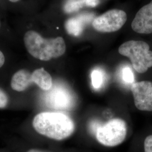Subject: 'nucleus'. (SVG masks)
I'll return each instance as SVG.
<instances>
[{"instance_id":"nucleus-17","label":"nucleus","mask_w":152,"mask_h":152,"mask_svg":"<svg viewBox=\"0 0 152 152\" xmlns=\"http://www.w3.org/2000/svg\"><path fill=\"white\" fill-rule=\"evenodd\" d=\"M9 98L6 92L0 88V109L4 108L7 105Z\"/></svg>"},{"instance_id":"nucleus-15","label":"nucleus","mask_w":152,"mask_h":152,"mask_svg":"<svg viewBox=\"0 0 152 152\" xmlns=\"http://www.w3.org/2000/svg\"><path fill=\"white\" fill-rule=\"evenodd\" d=\"M143 152H152V135H148L144 139Z\"/></svg>"},{"instance_id":"nucleus-11","label":"nucleus","mask_w":152,"mask_h":152,"mask_svg":"<svg viewBox=\"0 0 152 152\" xmlns=\"http://www.w3.org/2000/svg\"><path fill=\"white\" fill-rule=\"evenodd\" d=\"M90 18H92V16L90 14H86L81 15V16L78 18L70 19L66 23V28L68 32L75 36H79L83 31L86 19Z\"/></svg>"},{"instance_id":"nucleus-3","label":"nucleus","mask_w":152,"mask_h":152,"mask_svg":"<svg viewBox=\"0 0 152 152\" xmlns=\"http://www.w3.org/2000/svg\"><path fill=\"white\" fill-rule=\"evenodd\" d=\"M118 53L130 59L132 67L139 73L146 72L152 66V51L144 41H128L120 46Z\"/></svg>"},{"instance_id":"nucleus-9","label":"nucleus","mask_w":152,"mask_h":152,"mask_svg":"<svg viewBox=\"0 0 152 152\" xmlns=\"http://www.w3.org/2000/svg\"><path fill=\"white\" fill-rule=\"evenodd\" d=\"M34 84L32 73L22 69L17 71L13 75L11 81V87L14 90L22 92L27 90L31 85Z\"/></svg>"},{"instance_id":"nucleus-8","label":"nucleus","mask_w":152,"mask_h":152,"mask_svg":"<svg viewBox=\"0 0 152 152\" xmlns=\"http://www.w3.org/2000/svg\"><path fill=\"white\" fill-rule=\"evenodd\" d=\"M131 28L137 33H152V0L136 13L131 23Z\"/></svg>"},{"instance_id":"nucleus-12","label":"nucleus","mask_w":152,"mask_h":152,"mask_svg":"<svg viewBox=\"0 0 152 152\" xmlns=\"http://www.w3.org/2000/svg\"><path fill=\"white\" fill-rule=\"evenodd\" d=\"M99 4V0H68L64 7L66 12L70 13L78 10L84 6L95 7Z\"/></svg>"},{"instance_id":"nucleus-5","label":"nucleus","mask_w":152,"mask_h":152,"mask_svg":"<svg viewBox=\"0 0 152 152\" xmlns=\"http://www.w3.org/2000/svg\"><path fill=\"white\" fill-rule=\"evenodd\" d=\"M44 103L50 108L69 110L73 108L76 98L71 88L62 82H55L43 96Z\"/></svg>"},{"instance_id":"nucleus-4","label":"nucleus","mask_w":152,"mask_h":152,"mask_svg":"<svg viewBox=\"0 0 152 152\" xmlns=\"http://www.w3.org/2000/svg\"><path fill=\"white\" fill-rule=\"evenodd\" d=\"M127 134L126 122L120 118H114L101 125L94 137L104 147H114L125 141Z\"/></svg>"},{"instance_id":"nucleus-2","label":"nucleus","mask_w":152,"mask_h":152,"mask_svg":"<svg viewBox=\"0 0 152 152\" xmlns=\"http://www.w3.org/2000/svg\"><path fill=\"white\" fill-rule=\"evenodd\" d=\"M23 41L29 54L42 61H46L59 58L64 54L66 51V44L63 37L44 38L39 33L33 30L26 32Z\"/></svg>"},{"instance_id":"nucleus-14","label":"nucleus","mask_w":152,"mask_h":152,"mask_svg":"<svg viewBox=\"0 0 152 152\" xmlns=\"http://www.w3.org/2000/svg\"><path fill=\"white\" fill-rule=\"evenodd\" d=\"M122 80L126 84H133L134 82V76L132 71L129 66H125L121 73Z\"/></svg>"},{"instance_id":"nucleus-1","label":"nucleus","mask_w":152,"mask_h":152,"mask_svg":"<svg viewBox=\"0 0 152 152\" xmlns=\"http://www.w3.org/2000/svg\"><path fill=\"white\" fill-rule=\"evenodd\" d=\"M34 129L39 135L54 141H63L74 133L75 125L66 114L45 112L37 114L33 120Z\"/></svg>"},{"instance_id":"nucleus-6","label":"nucleus","mask_w":152,"mask_h":152,"mask_svg":"<svg viewBox=\"0 0 152 152\" xmlns=\"http://www.w3.org/2000/svg\"><path fill=\"white\" fill-rule=\"evenodd\" d=\"M127 18L125 11L112 9L95 18L92 21V27L99 32H115L124 26Z\"/></svg>"},{"instance_id":"nucleus-18","label":"nucleus","mask_w":152,"mask_h":152,"mask_svg":"<svg viewBox=\"0 0 152 152\" xmlns=\"http://www.w3.org/2000/svg\"><path fill=\"white\" fill-rule=\"evenodd\" d=\"M24 152H55L50 150L40 149L37 148H30L28 149H26Z\"/></svg>"},{"instance_id":"nucleus-20","label":"nucleus","mask_w":152,"mask_h":152,"mask_svg":"<svg viewBox=\"0 0 152 152\" xmlns=\"http://www.w3.org/2000/svg\"><path fill=\"white\" fill-rule=\"evenodd\" d=\"M9 1L11 2H12V3H15V2H18L19 0H9Z\"/></svg>"},{"instance_id":"nucleus-19","label":"nucleus","mask_w":152,"mask_h":152,"mask_svg":"<svg viewBox=\"0 0 152 152\" xmlns=\"http://www.w3.org/2000/svg\"><path fill=\"white\" fill-rule=\"evenodd\" d=\"M5 61V58L3 53L0 50V68L4 65Z\"/></svg>"},{"instance_id":"nucleus-16","label":"nucleus","mask_w":152,"mask_h":152,"mask_svg":"<svg viewBox=\"0 0 152 152\" xmlns=\"http://www.w3.org/2000/svg\"><path fill=\"white\" fill-rule=\"evenodd\" d=\"M102 125V124H100L99 121L96 120H94L91 121L90 124H89V127H88V130L91 134V135L92 136H95L98 129L100 127V126Z\"/></svg>"},{"instance_id":"nucleus-7","label":"nucleus","mask_w":152,"mask_h":152,"mask_svg":"<svg viewBox=\"0 0 152 152\" xmlns=\"http://www.w3.org/2000/svg\"><path fill=\"white\" fill-rule=\"evenodd\" d=\"M134 103L141 111H152V82L148 81L134 82L131 86Z\"/></svg>"},{"instance_id":"nucleus-13","label":"nucleus","mask_w":152,"mask_h":152,"mask_svg":"<svg viewBox=\"0 0 152 152\" xmlns=\"http://www.w3.org/2000/svg\"><path fill=\"white\" fill-rule=\"evenodd\" d=\"M91 83L95 89H99L103 86L105 81V74L103 71L99 69H95L91 75Z\"/></svg>"},{"instance_id":"nucleus-10","label":"nucleus","mask_w":152,"mask_h":152,"mask_svg":"<svg viewBox=\"0 0 152 152\" xmlns=\"http://www.w3.org/2000/svg\"><path fill=\"white\" fill-rule=\"evenodd\" d=\"M34 84L45 91H49L53 85V79L48 72L44 68L35 69L32 72Z\"/></svg>"},{"instance_id":"nucleus-21","label":"nucleus","mask_w":152,"mask_h":152,"mask_svg":"<svg viewBox=\"0 0 152 152\" xmlns=\"http://www.w3.org/2000/svg\"><path fill=\"white\" fill-rule=\"evenodd\" d=\"M0 27H1V22H0Z\"/></svg>"}]
</instances>
